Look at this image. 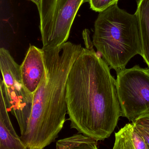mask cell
<instances>
[{
    "label": "cell",
    "instance_id": "obj_1",
    "mask_svg": "<svg viewBox=\"0 0 149 149\" xmlns=\"http://www.w3.org/2000/svg\"><path fill=\"white\" fill-rule=\"evenodd\" d=\"M66 100L71 129L97 141L111 135L122 116L116 80L93 46L83 48L71 68Z\"/></svg>",
    "mask_w": 149,
    "mask_h": 149
},
{
    "label": "cell",
    "instance_id": "obj_2",
    "mask_svg": "<svg viewBox=\"0 0 149 149\" xmlns=\"http://www.w3.org/2000/svg\"><path fill=\"white\" fill-rule=\"evenodd\" d=\"M81 44L66 42L42 47L45 71L33 97L31 116L21 139L26 149H42L54 142L67 114L66 87L70 71L81 52Z\"/></svg>",
    "mask_w": 149,
    "mask_h": 149
},
{
    "label": "cell",
    "instance_id": "obj_3",
    "mask_svg": "<svg viewBox=\"0 0 149 149\" xmlns=\"http://www.w3.org/2000/svg\"><path fill=\"white\" fill-rule=\"evenodd\" d=\"M117 4L99 13L93 36L97 54L116 72L125 68L133 56L140 55L142 48L137 14H130L119 8Z\"/></svg>",
    "mask_w": 149,
    "mask_h": 149
},
{
    "label": "cell",
    "instance_id": "obj_4",
    "mask_svg": "<svg viewBox=\"0 0 149 149\" xmlns=\"http://www.w3.org/2000/svg\"><path fill=\"white\" fill-rule=\"evenodd\" d=\"M0 68L3 77L0 80V89L4 93L8 110L16 118L21 136H23L31 116L33 95L23 85L20 65L3 47L0 49Z\"/></svg>",
    "mask_w": 149,
    "mask_h": 149
},
{
    "label": "cell",
    "instance_id": "obj_5",
    "mask_svg": "<svg viewBox=\"0 0 149 149\" xmlns=\"http://www.w3.org/2000/svg\"><path fill=\"white\" fill-rule=\"evenodd\" d=\"M84 0H40L38 8L43 47L66 42L77 14Z\"/></svg>",
    "mask_w": 149,
    "mask_h": 149
},
{
    "label": "cell",
    "instance_id": "obj_6",
    "mask_svg": "<svg viewBox=\"0 0 149 149\" xmlns=\"http://www.w3.org/2000/svg\"><path fill=\"white\" fill-rule=\"evenodd\" d=\"M122 116L132 122L149 114V69L136 65L117 72Z\"/></svg>",
    "mask_w": 149,
    "mask_h": 149
},
{
    "label": "cell",
    "instance_id": "obj_7",
    "mask_svg": "<svg viewBox=\"0 0 149 149\" xmlns=\"http://www.w3.org/2000/svg\"><path fill=\"white\" fill-rule=\"evenodd\" d=\"M20 68L23 85L29 93L33 95L45 71L42 49L30 45Z\"/></svg>",
    "mask_w": 149,
    "mask_h": 149
},
{
    "label": "cell",
    "instance_id": "obj_8",
    "mask_svg": "<svg viewBox=\"0 0 149 149\" xmlns=\"http://www.w3.org/2000/svg\"><path fill=\"white\" fill-rule=\"evenodd\" d=\"M3 91L0 99V149H26L10 120Z\"/></svg>",
    "mask_w": 149,
    "mask_h": 149
},
{
    "label": "cell",
    "instance_id": "obj_9",
    "mask_svg": "<svg viewBox=\"0 0 149 149\" xmlns=\"http://www.w3.org/2000/svg\"><path fill=\"white\" fill-rule=\"evenodd\" d=\"M113 149H149L134 123L126 124L115 133Z\"/></svg>",
    "mask_w": 149,
    "mask_h": 149
},
{
    "label": "cell",
    "instance_id": "obj_10",
    "mask_svg": "<svg viewBox=\"0 0 149 149\" xmlns=\"http://www.w3.org/2000/svg\"><path fill=\"white\" fill-rule=\"evenodd\" d=\"M137 9L140 22L143 57L149 69V0H137Z\"/></svg>",
    "mask_w": 149,
    "mask_h": 149
},
{
    "label": "cell",
    "instance_id": "obj_11",
    "mask_svg": "<svg viewBox=\"0 0 149 149\" xmlns=\"http://www.w3.org/2000/svg\"><path fill=\"white\" fill-rule=\"evenodd\" d=\"M97 141L96 139L81 133L58 140L57 149H97Z\"/></svg>",
    "mask_w": 149,
    "mask_h": 149
},
{
    "label": "cell",
    "instance_id": "obj_12",
    "mask_svg": "<svg viewBox=\"0 0 149 149\" xmlns=\"http://www.w3.org/2000/svg\"><path fill=\"white\" fill-rule=\"evenodd\" d=\"M118 0H88L91 8L96 12H102L111 6L118 3Z\"/></svg>",
    "mask_w": 149,
    "mask_h": 149
},
{
    "label": "cell",
    "instance_id": "obj_13",
    "mask_svg": "<svg viewBox=\"0 0 149 149\" xmlns=\"http://www.w3.org/2000/svg\"><path fill=\"white\" fill-rule=\"evenodd\" d=\"M134 124L135 125L138 131L142 136L149 148V130L135 123H134Z\"/></svg>",
    "mask_w": 149,
    "mask_h": 149
},
{
    "label": "cell",
    "instance_id": "obj_14",
    "mask_svg": "<svg viewBox=\"0 0 149 149\" xmlns=\"http://www.w3.org/2000/svg\"><path fill=\"white\" fill-rule=\"evenodd\" d=\"M132 122L136 124L142 125L149 130V114L139 118Z\"/></svg>",
    "mask_w": 149,
    "mask_h": 149
},
{
    "label": "cell",
    "instance_id": "obj_15",
    "mask_svg": "<svg viewBox=\"0 0 149 149\" xmlns=\"http://www.w3.org/2000/svg\"><path fill=\"white\" fill-rule=\"evenodd\" d=\"M29 1H30L33 2L34 4H35L36 5V6H37V7H38V6H39V2H40V0H29Z\"/></svg>",
    "mask_w": 149,
    "mask_h": 149
}]
</instances>
